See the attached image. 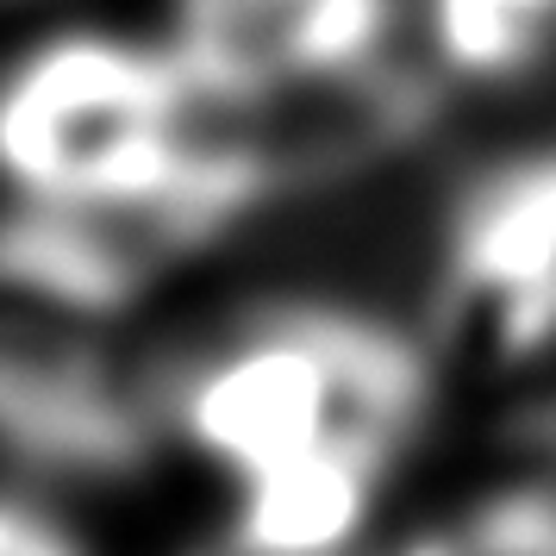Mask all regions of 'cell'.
Listing matches in <instances>:
<instances>
[{
	"label": "cell",
	"instance_id": "obj_1",
	"mask_svg": "<svg viewBox=\"0 0 556 556\" xmlns=\"http://www.w3.org/2000/svg\"><path fill=\"white\" fill-rule=\"evenodd\" d=\"M431 344L344 301H263L163 369V426L244 488L306 456L401 469L431 419Z\"/></svg>",
	"mask_w": 556,
	"mask_h": 556
},
{
	"label": "cell",
	"instance_id": "obj_2",
	"mask_svg": "<svg viewBox=\"0 0 556 556\" xmlns=\"http://www.w3.org/2000/svg\"><path fill=\"white\" fill-rule=\"evenodd\" d=\"M206 94L169 45L51 31L0 70V188L88 206L176 188L206 163Z\"/></svg>",
	"mask_w": 556,
	"mask_h": 556
},
{
	"label": "cell",
	"instance_id": "obj_3",
	"mask_svg": "<svg viewBox=\"0 0 556 556\" xmlns=\"http://www.w3.org/2000/svg\"><path fill=\"white\" fill-rule=\"evenodd\" d=\"M431 363L481 388L556 376V151L513 156L463 188L438 244Z\"/></svg>",
	"mask_w": 556,
	"mask_h": 556
},
{
	"label": "cell",
	"instance_id": "obj_4",
	"mask_svg": "<svg viewBox=\"0 0 556 556\" xmlns=\"http://www.w3.org/2000/svg\"><path fill=\"white\" fill-rule=\"evenodd\" d=\"M406 0H169V51L206 94H263L394 51Z\"/></svg>",
	"mask_w": 556,
	"mask_h": 556
},
{
	"label": "cell",
	"instance_id": "obj_5",
	"mask_svg": "<svg viewBox=\"0 0 556 556\" xmlns=\"http://www.w3.org/2000/svg\"><path fill=\"white\" fill-rule=\"evenodd\" d=\"M394 469L356 456H306L231 488L226 531L251 556H356L376 526Z\"/></svg>",
	"mask_w": 556,
	"mask_h": 556
},
{
	"label": "cell",
	"instance_id": "obj_6",
	"mask_svg": "<svg viewBox=\"0 0 556 556\" xmlns=\"http://www.w3.org/2000/svg\"><path fill=\"white\" fill-rule=\"evenodd\" d=\"M438 81L513 88L556 63V0H413Z\"/></svg>",
	"mask_w": 556,
	"mask_h": 556
},
{
	"label": "cell",
	"instance_id": "obj_7",
	"mask_svg": "<svg viewBox=\"0 0 556 556\" xmlns=\"http://www.w3.org/2000/svg\"><path fill=\"white\" fill-rule=\"evenodd\" d=\"M0 556H88V544L26 488H0Z\"/></svg>",
	"mask_w": 556,
	"mask_h": 556
},
{
	"label": "cell",
	"instance_id": "obj_8",
	"mask_svg": "<svg viewBox=\"0 0 556 556\" xmlns=\"http://www.w3.org/2000/svg\"><path fill=\"white\" fill-rule=\"evenodd\" d=\"M194 556H251V551H238L231 538H213V544H201V551H194Z\"/></svg>",
	"mask_w": 556,
	"mask_h": 556
}]
</instances>
